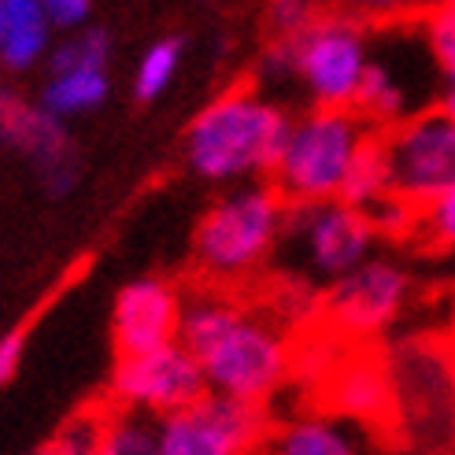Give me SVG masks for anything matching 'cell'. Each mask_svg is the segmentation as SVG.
<instances>
[{
	"label": "cell",
	"mask_w": 455,
	"mask_h": 455,
	"mask_svg": "<svg viewBox=\"0 0 455 455\" xmlns=\"http://www.w3.org/2000/svg\"><path fill=\"white\" fill-rule=\"evenodd\" d=\"M0 141H8L34 167L52 196H67L78 181V152L67 133V123L49 116L41 104L27 100L15 85L0 82Z\"/></svg>",
	"instance_id": "cell-12"
},
{
	"label": "cell",
	"mask_w": 455,
	"mask_h": 455,
	"mask_svg": "<svg viewBox=\"0 0 455 455\" xmlns=\"http://www.w3.org/2000/svg\"><path fill=\"white\" fill-rule=\"evenodd\" d=\"M37 455H75V451H67V448H63V444H56V441H52V444H49V448H41V451H37Z\"/></svg>",
	"instance_id": "cell-29"
},
{
	"label": "cell",
	"mask_w": 455,
	"mask_h": 455,
	"mask_svg": "<svg viewBox=\"0 0 455 455\" xmlns=\"http://www.w3.org/2000/svg\"><path fill=\"white\" fill-rule=\"evenodd\" d=\"M289 204L270 181L244 186L219 196L200 219L193 237V263L200 278L219 289H237L275 256Z\"/></svg>",
	"instance_id": "cell-3"
},
{
	"label": "cell",
	"mask_w": 455,
	"mask_h": 455,
	"mask_svg": "<svg viewBox=\"0 0 455 455\" xmlns=\"http://www.w3.org/2000/svg\"><path fill=\"white\" fill-rule=\"evenodd\" d=\"M37 4L44 8V15H49L52 30H82L89 15H93V0H37Z\"/></svg>",
	"instance_id": "cell-26"
},
{
	"label": "cell",
	"mask_w": 455,
	"mask_h": 455,
	"mask_svg": "<svg viewBox=\"0 0 455 455\" xmlns=\"http://www.w3.org/2000/svg\"><path fill=\"white\" fill-rule=\"evenodd\" d=\"M270 434L263 403L204 393L196 403L156 419L159 455H256Z\"/></svg>",
	"instance_id": "cell-9"
},
{
	"label": "cell",
	"mask_w": 455,
	"mask_h": 455,
	"mask_svg": "<svg viewBox=\"0 0 455 455\" xmlns=\"http://www.w3.org/2000/svg\"><path fill=\"white\" fill-rule=\"evenodd\" d=\"M441 89L444 78L426 44L422 19L371 30V60L355 97V111L374 130L396 126L434 108V97H441Z\"/></svg>",
	"instance_id": "cell-5"
},
{
	"label": "cell",
	"mask_w": 455,
	"mask_h": 455,
	"mask_svg": "<svg viewBox=\"0 0 455 455\" xmlns=\"http://www.w3.org/2000/svg\"><path fill=\"white\" fill-rule=\"evenodd\" d=\"M411 230L429 244V248H455V186H448L441 196L415 212Z\"/></svg>",
	"instance_id": "cell-24"
},
{
	"label": "cell",
	"mask_w": 455,
	"mask_h": 455,
	"mask_svg": "<svg viewBox=\"0 0 455 455\" xmlns=\"http://www.w3.org/2000/svg\"><path fill=\"white\" fill-rule=\"evenodd\" d=\"M407 292H411V278L403 267H396L393 259L367 256L348 275H340L323 289L318 318H326L345 337H374L385 326H393V318L407 304Z\"/></svg>",
	"instance_id": "cell-11"
},
{
	"label": "cell",
	"mask_w": 455,
	"mask_h": 455,
	"mask_svg": "<svg viewBox=\"0 0 455 455\" xmlns=\"http://www.w3.org/2000/svg\"><path fill=\"white\" fill-rule=\"evenodd\" d=\"M378 141L385 174H389V193L411 204L415 212L455 186V119L441 104L378 130Z\"/></svg>",
	"instance_id": "cell-8"
},
{
	"label": "cell",
	"mask_w": 455,
	"mask_h": 455,
	"mask_svg": "<svg viewBox=\"0 0 455 455\" xmlns=\"http://www.w3.org/2000/svg\"><path fill=\"white\" fill-rule=\"evenodd\" d=\"M297 85L311 108H355L371 60V27L326 8L304 34L292 37Z\"/></svg>",
	"instance_id": "cell-7"
},
{
	"label": "cell",
	"mask_w": 455,
	"mask_h": 455,
	"mask_svg": "<svg viewBox=\"0 0 455 455\" xmlns=\"http://www.w3.org/2000/svg\"><path fill=\"white\" fill-rule=\"evenodd\" d=\"M422 34L434 52V63L444 82H455V0H441L422 15Z\"/></svg>",
	"instance_id": "cell-23"
},
{
	"label": "cell",
	"mask_w": 455,
	"mask_h": 455,
	"mask_svg": "<svg viewBox=\"0 0 455 455\" xmlns=\"http://www.w3.org/2000/svg\"><path fill=\"white\" fill-rule=\"evenodd\" d=\"M181 67V41L178 37H164L145 49V56L138 60V71H133V97L141 104L159 100L171 89V82L178 78Z\"/></svg>",
	"instance_id": "cell-21"
},
{
	"label": "cell",
	"mask_w": 455,
	"mask_h": 455,
	"mask_svg": "<svg viewBox=\"0 0 455 455\" xmlns=\"http://www.w3.org/2000/svg\"><path fill=\"white\" fill-rule=\"evenodd\" d=\"M93 455H159L156 419L108 403L104 434H100V444H97Z\"/></svg>",
	"instance_id": "cell-19"
},
{
	"label": "cell",
	"mask_w": 455,
	"mask_h": 455,
	"mask_svg": "<svg viewBox=\"0 0 455 455\" xmlns=\"http://www.w3.org/2000/svg\"><path fill=\"white\" fill-rule=\"evenodd\" d=\"M289 111L252 85L219 93L196 111L186 130V167L215 186L234 181H263L278 164L289 130Z\"/></svg>",
	"instance_id": "cell-2"
},
{
	"label": "cell",
	"mask_w": 455,
	"mask_h": 455,
	"mask_svg": "<svg viewBox=\"0 0 455 455\" xmlns=\"http://www.w3.org/2000/svg\"><path fill=\"white\" fill-rule=\"evenodd\" d=\"M333 407L352 419L381 422L393 415V385L389 371L371 359H352L333 381Z\"/></svg>",
	"instance_id": "cell-16"
},
{
	"label": "cell",
	"mask_w": 455,
	"mask_h": 455,
	"mask_svg": "<svg viewBox=\"0 0 455 455\" xmlns=\"http://www.w3.org/2000/svg\"><path fill=\"white\" fill-rule=\"evenodd\" d=\"M19 363H22V333H8L0 340V389L15 378Z\"/></svg>",
	"instance_id": "cell-27"
},
{
	"label": "cell",
	"mask_w": 455,
	"mask_h": 455,
	"mask_svg": "<svg viewBox=\"0 0 455 455\" xmlns=\"http://www.w3.org/2000/svg\"><path fill=\"white\" fill-rule=\"evenodd\" d=\"M441 108L455 119V82H444V89H441Z\"/></svg>",
	"instance_id": "cell-28"
},
{
	"label": "cell",
	"mask_w": 455,
	"mask_h": 455,
	"mask_svg": "<svg viewBox=\"0 0 455 455\" xmlns=\"http://www.w3.org/2000/svg\"><path fill=\"white\" fill-rule=\"evenodd\" d=\"M178 340L208 381V393L267 403L292 371V345L282 323L263 307H248L234 289L208 285L181 300Z\"/></svg>",
	"instance_id": "cell-1"
},
{
	"label": "cell",
	"mask_w": 455,
	"mask_h": 455,
	"mask_svg": "<svg viewBox=\"0 0 455 455\" xmlns=\"http://www.w3.org/2000/svg\"><path fill=\"white\" fill-rule=\"evenodd\" d=\"M181 292L164 278H138L119 289L111 330H116V352L138 355L159 345L178 340Z\"/></svg>",
	"instance_id": "cell-13"
},
{
	"label": "cell",
	"mask_w": 455,
	"mask_h": 455,
	"mask_svg": "<svg viewBox=\"0 0 455 455\" xmlns=\"http://www.w3.org/2000/svg\"><path fill=\"white\" fill-rule=\"evenodd\" d=\"M0 41H4V0H0Z\"/></svg>",
	"instance_id": "cell-30"
},
{
	"label": "cell",
	"mask_w": 455,
	"mask_h": 455,
	"mask_svg": "<svg viewBox=\"0 0 455 455\" xmlns=\"http://www.w3.org/2000/svg\"><path fill=\"white\" fill-rule=\"evenodd\" d=\"M371 133L374 126L355 108H311L289 119L278 164L267 181L285 196V204L337 200L355 152Z\"/></svg>",
	"instance_id": "cell-4"
},
{
	"label": "cell",
	"mask_w": 455,
	"mask_h": 455,
	"mask_svg": "<svg viewBox=\"0 0 455 455\" xmlns=\"http://www.w3.org/2000/svg\"><path fill=\"white\" fill-rule=\"evenodd\" d=\"M263 455H359V434L330 415H304L297 422H285L282 429H270L259 444Z\"/></svg>",
	"instance_id": "cell-14"
},
{
	"label": "cell",
	"mask_w": 455,
	"mask_h": 455,
	"mask_svg": "<svg viewBox=\"0 0 455 455\" xmlns=\"http://www.w3.org/2000/svg\"><path fill=\"white\" fill-rule=\"evenodd\" d=\"M204 393H208L204 371L181 340L138 355H119L111 371V407H126V411H141L152 419L174 415L196 403Z\"/></svg>",
	"instance_id": "cell-10"
},
{
	"label": "cell",
	"mask_w": 455,
	"mask_h": 455,
	"mask_svg": "<svg viewBox=\"0 0 455 455\" xmlns=\"http://www.w3.org/2000/svg\"><path fill=\"white\" fill-rule=\"evenodd\" d=\"M52 49V22L37 0H4V41H0V67L12 75H27L44 63Z\"/></svg>",
	"instance_id": "cell-15"
},
{
	"label": "cell",
	"mask_w": 455,
	"mask_h": 455,
	"mask_svg": "<svg viewBox=\"0 0 455 455\" xmlns=\"http://www.w3.org/2000/svg\"><path fill=\"white\" fill-rule=\"evenodd\" d=\"M378 230L367 212L345 200L289 204L278 248L285 252L282 275H297L311 285H330L374 252ZM275 248V252H278Z\"/></svg>",
	"instance_id": "cell-6"
},
{
	"label": "cell",
	"mask_w": 455,
	"mask_h": 455,
	"mask_svg": "<svg viewBox=\"0 0 455 455\" xmlns=\"http://www.w3.org/2000/svg\"><path fill=\"white\" fill-rule=\"evenodd\" d=\"M111 93L108 71H49L37 104L56 119H75L97 111Z\"/></svg>",
	"instance_id": "cell-17"
},
{
	"label": "cell",
	"mask_w": 455,
	"mask_h": 455,
	"mask_svg": "<svg viewBox=\"0 0 455 455\" xmlns=\"http://www.w3.org/2000/svg\"><path fill=\"white\" fill-rule=\"evenodd\" d=\"M441 0H326V8L348 15L363 27H393V22H419Z\"/></svg>",
	"instance_id": "cell-22"
},
{
	"label": "cell",
	"mask_w": 455,
	"mask_h": 455,
	"mask_svg": "<svg viewBox=\"0 0 455 455\" xmlns=\"http://www.w3.org/2000/svg\"><path fill=\"white\" fill-rule=\"evenodd\" d=\"M111 63V37L108 30L82 27L56 41L44 56V71H108Z\"/></svg>",
	"instance_id": "cell-20"
},
{
	"label": "cell",
	"mask_w": 455,
	"mask_h": 455,
	"mask_svg": "<svg viewBox=\"0 0 455 455\" xmlns=\"http://www.w3.org/2000/svg\"><path fill=\"white\" fill-rule=\"evenodd\" d=\"M389 196H393L389 193V174H385V156H381V141H378V130H374L367 138V145L355 152L337 200H345V204H352V208L371 215L378 204H385Z\"/></svg>",
	"instance_id": "cell-18"
},
{
	"label": "cell",
	"mask_w": 455,
	"mask_h": 455,
	"mask_svg": "<svg viewBox=\"0 0 455 455\" xmlns=\"http://www.w3.org/2000/svg\"><path fill=\"white\" fill-rule=\"evenodd\" d=\"M326 12V0H267V34L297 37Z\"/></svg>",
	"instance_id": "cell-25"
}]
</instances>
